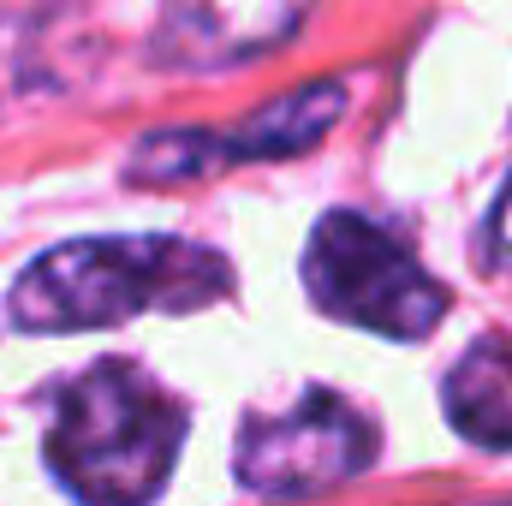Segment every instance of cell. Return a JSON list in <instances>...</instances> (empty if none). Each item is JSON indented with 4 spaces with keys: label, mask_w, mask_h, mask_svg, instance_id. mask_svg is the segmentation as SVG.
I'll return each mask as SVG.
<instances>
[{
    "label": "cell",
    "mask_w": 512,
    "mask_h": 506,
    "mask_svg": "<svg viewBox=\"0 0 512 506\" xmlns=\"http://www.w3.org/2000/svg\"><path fill=\"white\" fill-rule=\"evenodd\" d=\"M382 453V429L334 387H304L286 411H251L233 441V477L268 495L298 501L352 483Z\"/></svg>",
    "instance_id": "277c9868"
},
{
    "label": "cell",
    "mask_w": 512,
    "mask_h": 506,
    "mask_svg": "<svg viewBox=\"0 0 512 506\" xmlns=\"http://www.w3.org/2000/svg\"><path fill=\"white\" fill-rule=\"evenodd\" d=\"M441 405L447 423L483 447V453H512V340L489 334L453 358L441 376Z\"/></svg>",
    "instance_id": "52a82bcc"
},
{
    "label": "cell",
    "mask_w": 512,
    "mask_h": 506,
    "mask_svg": "<svg viewBox=\"0 0 512 506\" xmlns=\"http://www.w3.org/2000/svg\"><path fill=\"white\" fill-rule=\"evenodd\" d=\"M340 114H346V84L340 78H316V84H304L292 96H274L256 114H245L233 131H209L215 173L227 161H292V155L316 149Z\"/></svg>",
    "instance_id": "8992f818"
},
{
    "label": "cell",
    "mask_w": 512,
    "mask_h": 506,
    "mask_svg": "<svg viewBox=\"0 0 512 506\" xmlns=\"http://www.w3.org/2000/svg\"><path fill=\"white\" fill-rule=\"evenodd\" d=\"M191 435V411L131 358H102L54 399L42 459L78 506H155Z\"/></svg>",
    "instance_id": "7a4b0ae2"
},
{
    "label": "cell",
    "mask_w": 512,
    "mask_h": 506,
    "mask_svg": "<svg viewBox=\"0 0 512 506\" xmlns=\"http://www.w3.org/2000/svg\"><path fill=\"white\" fill-rule=\"evenodd\" d=\"M233 292V262L179 233H102L30 256L6 292L18 334H90L131 316H197Z\"/></svg>",
    "instance_id": "6da1fadb"
},
{
    "label": "cell",
    "mask_w": 512,
    "mask_h": 506,
    "mask_svg": "<svg viewBox=\"0 0 512 506\" xmlns=\"http://www.w3.org/2000/svg\"><path fill=\"white\" fill-rule=\"evenodd\" d=\"M310 6L316 0H161L149 54L173 72H227L292 42Z\"/></svg>",
    "instance_id": "5b68a950"
},
{
    "label": "cell",
    "mask_w": 512,
    "mask_h": 506,
    "mask_svg": "<svg viewBox=\"0 0 512 506\" xmlns=\"http://www.w3.org/2000/svg\"><path fill=\"white\" fill-rule=\"evenodd\" d=\"M304 292L328 322L382 334V340H429L447 316V286L405 251L382 221L328 209L304 245Z\"/></svg>",
    "instance_id": "3957f363"
},
{
    "label": "cell",
    "mask_w": 512,
    "mask_h": 506,
    "mask_svg": "<svg viewBox=\"0 0 512 506\" xmlns=\"http://www.w3.org/2000/svg\"><path fill=\"white\" fill-rule=\"evenodd\" d=\"M489 245H495V256H501V262H512V179H507V191H501V203H495Z\"/></svg>",
    "instance_id": "ba28073f"
}]
</instances>
